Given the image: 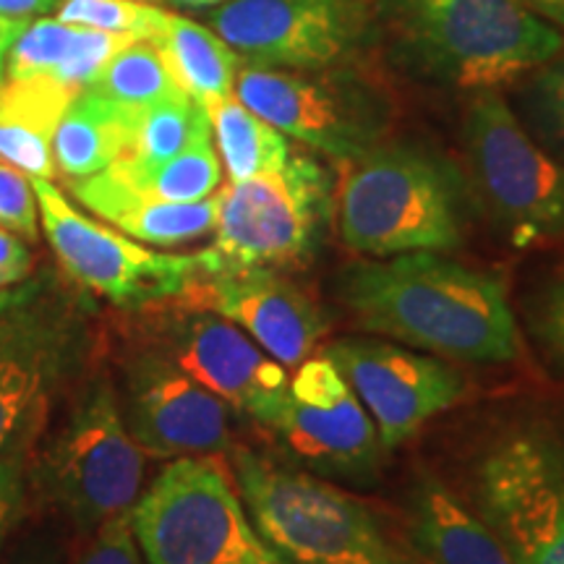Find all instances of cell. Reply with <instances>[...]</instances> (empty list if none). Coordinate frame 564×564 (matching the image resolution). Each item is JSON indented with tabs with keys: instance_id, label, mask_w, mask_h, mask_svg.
<instances>
[{
	"instance_id": "1",
	"label": "cell",
	"mask_w": 564,
	"mask_h": 564,
	"mask_svg": "<svg viewBox=\"0 0 564 564\" xmlns=\"http://www.w3.org/2000/svg\"><path fill=\"white\" fill-rule=\"evenodd\" d=\"M340 299L364 329L465 364L518 358L505 282L434 251H408L340 272Z\"/></svg>"
},
{
	"instance_id": "2",
	"label": "cell",
	"mask_w": 564,
	"mask_h": 564,
	"mask_svg": "<svg viewBox=\"0 0 564 564\" xmlns=\"http://www.w3.org/2000/svg\"><path fill=\"white\" fill-rule=\"evenodd\" d=\"M343 167L335 209L350 251L398 257L463 243L465 181L447 158L415 144H377Z\"/></svg>"
},
{
	"instance_id": "3",
	"label": "cell",
	"mask_w": 564,
	"mask_h": 564,
	"mask_svg": "<svg viewBox=\"0 0 564 564\" xmlns=\"http://www.w3.org/2000/svg\"><path fill=\"white\" fill-rule=\"evenodd\" d=\"M405 61L460 89H497L564 51V32L523 0H387Z\"/></svg>"
},
{
	"instance_id": "4",
	"label": "cell",
	"mask_w": 564,
	"mask_h": 564,
	"mask_svg": "<svg viewBox=\"0 0 564 564\" xmlns=\"http://www.w3.org/2000/svg\"><path fill=\"white\" fill-rule=\"evenodd\" d=\"M238 491L282 564H413L364 502L306 470L249 449L232 455Z\"/></svg>"
},
{
	"instance_id": "5",
	"label": "cell",
	"mask_w": 564,
	"mask_h": 564,
	"mask_svg": "<svg viewBox=\"0 0 564 564\" xmlns=\"http://www.w3.org/2000/svg\"><path fill=\"white\" fill-rule=\"evenodd\" d=\"M333 215V181L308 154L220 192L215 243L196 253L199 274L288 270L314 257Z\"/></svg>"
},
{
	"instance_id": "6",
	"label": "cell",
	"mask_w": 564,
	"mask_h": 564,
	"mask_svg": "<svg viewBox=\"0 0 564 564\" xmlns=\"http://www.w3.org/2000/svg\"><path fill=\"white\" fill-rule=\"evenodd\" d=\"M129 518L150 564H282L253 528L228 470L207 455L175 457Z\"/></svg>"
},
{
	"instance_id": "7",
	"label": "cell",
	"mask_w": 564,
	"mask_h": 564,
	"mask_svg": "<svg viewBox=\"0 0 564 564\" xmlns=\"http://www.w3.org/2000/svg\"><path fill=\"white\" fill-rule=\"evenodd\" d=\"M463 139L476 196L514 246L564 228V165L528 137L497 89L476 91Z\"/></svg>"
},
{
	"instance_id": "8",
	"label": "cell",
	"mask_w": 564,
	"mask_h": 564,
	"mask_svg": "<svg viewBox=\"0 0 564 564\" xmlns=\"http://www.w3.org/2000/svg\"><path fill=\"white\" fill-rule=\"evenodd\" d=\"M232 91L285 137L337 162L361 158L390 129L382 89L345 66L288 70L249 63L238 68Z\"/></svg>"
},
{
	"instance_id": "9",
	"label": "cell",
	"mask_w": 564,
	"mask_h": 564,
	"mask_svg": "<svg viewBox=\"0 0 564 564\" xmlns=\"http://www.w3.org/2000/svg\"><path fill=\"white\" fill-rule=\"evenodd\" d=\"M147 453L123 421L116 387L91 379L53 436L45 457L47 491L79 531L129 512L144 481Z\"/></svg>"
},
{
	"instance_id": "10",
	"label": "cell",
	"mask_w": 564,
	"mask_h": 564,
	"mask_svg": "<svg viewBox=\"0 0 564 564\" xmlns=\"http://www.w3.org/2000/svg\"><path fill=\"white\" fill-rule=\"evenodd\" d=\"M55 257L87 291L118 306H150L183 299L196 274V253H160L123 232L91 220L47 178H30Z\"/></svg>"
},
{
	"instance_id": "11",
	"label": "cell",
	"mask_w": 564,
	"mask_h": 564,
	"mask_svg": "<svg viewBox=\"0 0 564 564\" xmlns=\"http://www.w3.org/2000/svg\"><path fill=\"white\" fill-rule=\"evenodd\" d=\"M484 523L514 564H564V442L544 432L507 436L478 465Z\"/></svg>"
},
{
	"instance_id": "12",
	"label": "cell",
	"mask_w": 564,
	"mask_h": 564,
	"mask_svg": "<svg viewBox=\"0 0 564 564\" xmlns=\"http://www.w3.org/2000/svg\"><path fill=\"white\" fill-rule=\"evenodd\" d=\"M207 26L251 66H345L371 34L369 0H225Z\"/></svg>"
},
{
	"instance_id": "13",
	"label": "cell",
	"mask_w": 564,
	"mask_h": 564,
	"mask_svg": "<svg viewBox=\"0 0 564 564\" xmlns=\"http://www.w3.org/2000/svg\"><path fill=\"white\" fill-rule=\"evenodd\" d=\"M295 369L285 398L267 413L262 426L314 474L350 481L371 478L382 444L361 400L324 352L308 356Z\"/></svg>"
},
{
	"instance_id": "14",
	"label": "cell",
	"mask_w": 564,
	"mask_h": 564,
	"mask_svg": "<svg viewBox=\"0 0 564 564\" xmlns=\"http://www.w3.org/2000/svg\"><path fill=\"white\" fill-rule=\"evenodd\" d=\"M324 356L371 415L382 449L400 447L463 398L460 373L400 345L345 337L327 345Z\"/></svg>"
},
{
	"instance_id": "15",
	"label": "cell",
	"mask_w": 564,
	"mask_h": 564,
	"mask_svg": "<svg viewBox=\"0 0 564 564\" xmlns=\"http://www.w3.org/2000/svg\"><path fill=\"white\" fill-rule=\"evenodd\" d=\"M123 421L147 455L192 457L230 447V408L162 352H147L126 377Z\"/></svg>"
},
{
	"instance_id": "16",
	"label": "cell",
	"mask_w": 564,
	"mask_h": 564,
	"mask_svg": "<svg viewBox=\"0 0 564 564\" xmlns=\"http://www.w3.org/2000/svg\"><path fill=\"white\" fill-rule=\"evenodd\" d=\"M76 333L58 303L30 293L0 301V457L13 453L70 366Z\"/></svg>"
},
{
	"instance_id": "17",
	"label": "cell",
	"mask_w": 564,
	"mask_h": 564,
	"mask_svg": "<svg viewBox=\"0 0 564 564\" xmlns=\"http://www.w3.org/2000/svg\"><path fill=\"white\" fill-rule=\"evenodd\" d=\"M162 356L204 390L259 423L285 398L291 382L285 366L267 356L241 327L207 308L173 316L162 329Z\"/></svg>"
},
{
	"instance_id": "18",
	"label": "cell",
	"mask_w": 564,
	"mask_h": 564,
	"mask_svg": "<svg viewBox=\"0 0 564 564\" xmlns=\"http://www.w3.org/2000/svg\"><path fill=\"white\" fill-rule=\"evenodd\" d=\"M183 299L241 327L274 361L299 366L329 329V314L274 270L196 274Z\"/></svg>"
},
{
	"instance_id": "19",
	"label": "cell",
	"mask_w": 564,
	"mask_h": 564,
	"mask_svg": "<svg viewBox=\"0 0 564 564\" xmlns=\"http://www.w3.org/2000/svg\"><path fill=\"white\" fill-rule=\"evenodd\" d=\"M70 194L105 223L116 225L123 236L152 246L199 241L215 230L220 215V192L204 202H165L141 192L112 167L89 178L70 181Z\"/></svg>"
},
{
	"instance_id": "20",
	"label": "cell",
	"mask_w": 564,
	"mask_h": 564,
	"mask_svg": "<svg viewBox=\"0 0 564 564\" xmlns=\"http://www.w3.org/2000/svg\"><path fill=\"white\" fill-rule=\"evenodd\" d=\"M131 37L63 24L58 19H34L13 40L6 55L3 76L9 79H53L84 91L100 76L112 55L126 47Z\"/></svg>"
},
{
	"instance_id": "21",
	"label": "cell",
	"mask_w": 564,
	"mask_h": 564,
	"mask_svg": "<svg viewBox=\"0 0 564 564\" xmlns=\"http://www.w3.org/2000/svg\"><path fill=\"white\" fill-rule=\"evenodd\" d=\"M411 535L429 564H514L497 533L426 474L413 486Z\"/></svg>"
},
{
	"instance_id": "22",
	"label": "cell",
	"mask_w": 564,
	"mask_h": 564,
	"mask_svg": "<svg viewBox=\"0 0 564 564\" xmlns=\"http://www.w3.org/2000/svg\"><path fill=\"white\" fill-rule=\"evenodd\" d=\"M133 116L97 89L79 91L53 133L55 171L68 181L108 171L129 150Z\"/></svg>"
},
{
	"instance_id": "23",
	"label": "cell",
	"mask_w": 564,
	"mask_h": 564,
	"mask_svg": "<svg viewBox=\"0 0 564 564\" xmlns=\"http://www.w3.org/2000/svg\"><path fill=\"white\" fill-rule=\"evenodd\" d=\"M152 42L171 66L178 87L204 108L232 97L241 58L207 24L165 11Z\"/></svg>"
},
{
	"instance_id": "24",
	"label": "cell",
	"mask_w": 564,
	"mask_h": 564,
	"mask_svg": "<svg viewBox=\"0 0 564 564\" xmlns=\"http://www.w3.org/2000/svg\"><path fill=\"white\" fill-rule=\"evenodd\" d=\"M207 112L230 183L278 171L291 160V141L285 133L246 108L238 97H225L209 105Z\"/></svg>"
},
{
	"instance_id": "25",
	"label": "cell",
	"mask_w": 564,
	"mask_h": 564,
	"mask_svg": "<svg viewBox=\"0 0 564 564\" xmlns=\"http://www.w3.org/2000/svg\"><path fill=\"white\" fill-rule=\"evenodd\" d=\"M212 131L209 112L192 95L167 97L133 116L129 150L118 162L129 167H154L186 150L194 139Z\"/></svg>"
},
{
	"instance_id": "26",
	"label": "cell",
	"mask_w": 564,
	"mask_h": 564,
	"mask_svg": "<svg viewBox=\"0 0 564 564\" xmlns=\"http://www.w3.org/2000/svg\"><path fill=\"white\" fill-rule=\"evenodd\" d=\"M110 167L141 192L178 204L209 199L223 183V162L212 144V131L194 139L186 150L154 167L139 171L123 162H112Z\"/></svg>"
},
{
	"instance_id": "27",
	"label": "cell",
	"mask_w": 564,
	"mask_h": 564,
	"mask_svg": "<svg viewBox=\"0 0 564 564\" xmlns=\"http://www.w3.org/2000/svg\"><path fill=\"white\" fill-rule=\"evenodd\" d=\"M91 89L133 112L183 91L152 40H131L121 47L105 63L100 76L91 82Z\"/></svg>"
},
{
	"instance_id": "28",
	"label": "cell",
	"mask_w": 564,
	"mask_h": 564,
	"mask_svg": "<svg viewBox=\"0 0 564 564\" xmlns=\"http://www.w3.org/2000/svg\"><path fill=\"white\" fill-rule=\"evenodd\" d=\"M79 95L53 79H0V123L21 126V129L51 139L58 129L63 112Z\"/></svg>"
},
{
	"instance_id": "29",
	"label": "cell",
	"mask_w": 564,
	"mask_h": 564,
	"mask_svg": "<svg viewBox=\"0 0 564 564\" xmlns=\"http://www.w3.org/2000/svg\"><path fill=\"white\" fill-rule=\"evenodd\" d=\"M160 6L144 0H61L55 19L63 24L87 26V30L123 34L131 40H154L160 32Z\"/></svg>"
},
{
	"instance_id": "30",
	"label": "cell",
	"mask_w": 564,
	"mask_h": 564,
	"mask_svg": "<svg viewBox=\"0 0 564 564\" xmlns=\"http://www.w3.org/2000/svg\"><path fill=\"white\" fill-rule=\"evenodd\" d=\"M0 564H68L66 525L47 514L13 523L0 546Z\"/></svg>"
},
{
	"instance_id": "31",
	"label": "cell",
	"mask_w": 564,
	"mask_h": 564,
	"mask_svg": "<svg viewBox=\"0 0 564 564\" xmlns=\"http://www.w3.org/2000/svg\"><path fill=\"white\" fill-rule=\"evenodd\" d=\"M525 112L541 139L564 150V51L535 68L525 91Z\"/></svg>"
},
{
	"instance_id": "32",
	"label": "cell",
	"mask_w": 564,
	"mask_h": 564,
	"mask_svg": "<svg viewBox=\"0 0 564 564\" xmlns=\"http://www.w3.org/2000/svg\"><path fill=\"white\" fill-rule=\"evenodd\" d=\"M0 225L26 241L40 238V207L30 175L0 158Z\"/></svg>"
},
{
	"instance_id": "33",
	"label": "cell",
	"mask_w": 564,
	"mask_h": 564,
	"mask_svg": "<svg viewBox=\"0 0 564 564\" xmlns=\"http://www.w3.org/2000/svg\"><path fill=\"white\" fill-rule=\"evenodd\" d=\"M129 512L116 514L97 525L74 564H144Z\"/></svg>"
},
{
	"instance_id": "34",
	"label": "cell",
	"mask_w": 564,
	"mask_h": 564,
	"mask_svg": "<svg viewBox=\"0 0 564 564\" xmlns=\"http://www.w3.org/2000/svg\"><path fill=\"white\" fill-rule=\"evenodd\" d=\"M0 158L17 165L30 178L53 181V175L58 173L53 160V141L21 126L0 123Z\"/></svg>"
},
{
	"instance_id": "35",
	"label": "cell",
	"mask_w": 564,
	"mask_h": 564,
	"mask_svg": "<svg viewBox=\"0 0 564 564\" xmlns=\"http://www.w3.org/2000/svg\"><path fill=\"white\" fill-rule=\"evenodd\" d=\"M34 257L17 232L0 225V291L19 285L32 274Z\"/></svg>"
},
{
	"instance_id": "36",
	"label": "cell",
	"mask_w": 564,
	"mask_h": 564,
	"mask_svg": "<svg viewBox=\"0 0 564 564\" xmlns=\"http://www.w3.org/2000/svg\"><path fill=\"white\" fill-rule=\"evenodd\" d=\"M21 502V453L13 449L0 457V546L11 525L17 523V510Z\"/></svg>"
},
{
	"instance_id": "37",
	"label": "cell",
	"mask_w": 564,
	"mask_h": 564,
	"mask_svg": "<svg viewBox=\"0 0 564 564\" xmlns=\"http://www.w3.org/2000/svg\"><path fill=\"white\" fill-rule=\"evenodd\" d=\"M539 335L546 348L564 364V282L554 285L541 303Z\"/></svg>"
},
{
	"instance_id": "38",
	"label": "cell",
	"mask_w": 564,
	"mask_h": 564,
	"mask_svg": "<svg viewBox=\"0 0 564 564\" xmlns=\"http://www.w3.org/2000/svg\"><path fill=\"white\" fill-rule=\"evenodd\" d=\"M58 6L61 0H0V17L26 26L34 19H42L45 13L55 11Z\"/></svg>"
},
{
	"instance_id": "39",
	"label": "cell",
	"mask_w": 564,
	"mask_h": 564,
	"mask_svg": "<svg viewBox=\"0 0 564 564\" xmlns=\"http://www.w3.org/2000/svg\"><path fill=\"white\" fill-rule=\"evenodd\" d=\"M523 3L560 32L564 30V0H523Z\"/></svg>"
},
{
	"instance_id": "40",
	"label": "cell",
	"mask_w": 564,
	"mask_h": 564,
	"mask_svg": "<svg viewBox=\"0 0 564 564\" xmlns=\"http://www.w3.org/2000/svg\"><path fill=\"white\" fill-rule=\"evenodd\" d=\"M21 30H24V26L13 24V21L0 17V79H3V70H6V55H9L13 40L19 37Z\"/></svg>"
},
{
	"instance_id": "41",
	"label": "cell",
	"mask_w": 564,
	"mask_h": 564,
	"mask_svg": "<svg viewBox=\"0 0 564 564\" xmlns=\"http://www.w3.org/2000/svg\"><path fill=\"white\" fill-rule=\"evenodd\" d=\"M162 3L173 6V9H181V11H209L215 9V6L225 3V0H162Z\"/></svg>"
}]
</instances>
